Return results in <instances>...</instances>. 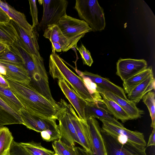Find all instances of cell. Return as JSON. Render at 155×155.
<instances>
[{"label": "cell", "instance_id": "7", "mask_svg": "<svg viewBox=\"0 0 155 155\" xmlns=\"http://www.w3.org/2000/svg\"><path fill=\"white\" fill-rule=\"evenodd\" d=\"M38 2L40 4L42 5L43 10L37 30L44 32L48 26L57 25L61 18L67 14L68 2L66 0H41Z\"/></svg>", "mask_w": 155, "mask_h": 155}, {"label": "cell", "instance_id": "32", "mask_svg": "<svg viewBox=\"0 0 155 155\" xmlns=\"http://www.w3.org/2000/svg\"><path fill=\"white\" fill-rule=\"evenodd\" d=\"M52 147L55 153L61 155H76L74 147L68 145L60 139L54 141Z\"/></svg>", "mask_w": 155, "mask_h": 155}, {"label": "cell", "instance_id": "23", "mask_svg": "<svg viewBox=\"0 0 155 155\" xmlns=\"http://www.w3.org/2000/svg\"><path fill=\"white\" fill-rule=\"evenodd\" d=\"M43 36L51 43L60 44L63 48L64 52L70 49L69 43L57 25H48L44 31Z\"/></svg>", "mask_w": 155, "mask_h": 155}, {"label": "cell", "instance_id": "27", "mask_svg": "<svg viewBox=\"0 0 155 155\" xmlns=\"http://www.w3.org/2000/svg\"><path fill=\"white\" fill-rule=\"evenodd\" d=\"M17 41L16 31L10 22H0V42L7 46Z\"/></svg>", "mask_w": 155, "mask_h": 155}, {"label": "cell", "instance_id": "3", "mask_svg": "<svg viewBox=\"0 0 155 155\" xmlns=\"http://www.w3.org/2000/svg\"><path fill=\"white\" fill-rule=\"evenodd\" d=\"M17 47L23 57L25 67L28 71L31 81L30 84L40 94L53 103L55 102L51 94L48 78L42 57L36 55L31 57L16 43Z\"/></svg>", "mask_w": 155, "mask_h": 155}, {"label": "cell", "instance_id": "36", "mask_svg": "<svg viewBox=\"0 0 155 155\" xmlns=\"http://www.w3.org/2000/svg\"><path fill=\"white\" fill-rule=\"evenodd\" d=\"M30 5V12L32 18L33 28H35L38 25V11L35 0L28 1Z\"/></svg>", "mask_w": 155, "mask_h": 155}, {"label": "cell", "instance_id": "35", "mask_svg": "<svg viewBox=\"0 0 155 155\" xmlns=\"http://www.w3.org/2000/svg\"><path fill=\"white\" fill-rule=\"evenodd\" d=\"M9 155H30L19 143L13 141L10 150Z\"/></svg>", "mask_w": 155, "mask_h": 155}, {"label": "cell", "instance_id": "43", "mask_svg": "<svg viewBox=\"0 0 155 155\" xmlns=\"http://www.w3.org/2000/svg\"></svg>", "mask_w": 155, "mask_h": 155}, {"label": "cell", "instance_id": "8", "mask_svg": "<svg viewBox=\"0 0 155 155\" xmlns=\"http://www.w3.org/2000/svg\"><path fill=\"white\" fill-rule=\"evenodd\" d=\"M60 101L66 109L80 141L81 145L90 155L91 154L92 150L91 136L86 119H80L71 104L62 99H61Z\"/></svg>", "mask_w": 155, "mask_h": 155}, {"label": "cell", "instance_id": "10", "mask_svg": "<svg viewBox=\"0 0 155 155\" xmlns=\"http://www.w3.org/2000/svg\"><path fill=\"white\" fill-rule=\"evenodd\" d=\"M10 22L15 29L17 35V41L16 43L25 50L31 57L36 55L41 57L39 52L38 43V33L35 28L32 35L28 34L19 25L12 19Z\"/></svg>", "mask_w": 155, "mask_h": 155}, {"label": "cell", "instance_id": "15", "mask_svg": "<svg viewBox=\"0 0 155 155\" xmlns=\"http://www.w3.org/2000/svg\"><path fill=\"white\" fill-rule=\"evenodd\" d=\"M58 83L64 94L76 110L79 118L86 120L84 108L87 101L78 96L63 79H58Z\"/></svg>", "mask_w": 155, "mask_h": 155}, {"label": "cell", "instance_id": "40", "mask_svg": "<svg viewBox=\"0 0 155 155\" xmlns=\"http://www.w3.org/2000/svg\"><path fill=\"white\" fill-rule=\"evenodd\" d=\"M8 46L0 42V54L3 52Z\"/></svg>", "mask_w": 155, "mask_h": 155}, {"label": "cell", "instance_id": "41", "mask_svg": "<svg viewBox=\"0 0 155 155\" xmlns=\"http://www.w3.org/2000/svg\"><path fill=\"white\" fill-rule=\"evenodd\" d=\"M54 155H61L57 153H54Z\"/></svg>", "mask_w": 155, "mask_h": 155}, {"label": "cell", "instance_id": "12", "mask_svg": "<svg viewBox=\"0 0 155 155\" xmlns=\"http://www.w3.org/2000/svg\"><path fill=\"white\" fill-rule=\"evenodd\" d=\"M147 67L144 60L120 58L117 63L116 74L124 81L146 69Z\"/></svg>", "mask_w": 155, "mask_h": 155}, {"label": "cell", "instance_id": "29", "mask_svg": "<svg viewBox=\"0 0 155 155\" xmlns=\"http://www.w3.org/2000/svg\"><path fill=\"white\" fill-rule=\"evenodd\" d=\"M14 137L9 129L0 127V155H9Z\"/></svg>", "mask_w": 155, "mask_h": 155}, {"label": "cell", "instance_id": "38", "mask_svg": "<svg viewBox=\"0 0 155 155\" xmlns=\"http://www.w3.org/2000/svg\"><path fill=\"white\" fill-rule=\"evenodd\" d=\"M155 145V128H153L150 134L146 147Z\"/></svg>", "mask_w": 155, "mask_h": 155}, {"label": "cell", "instance_id": "14", "mask_svg": "<svg viewBox=\"0 0 155 155\" xmlns=\"http://www.w3.org/2000/svg\"><path fill=\"white\" fill-rule=\"evenodd\" d=\"M95 90L96 91L102 93L117 103L129 115L131 120L140 118L144 114L143 110L137 108L136 104L129 100H126L109 90L96 84Z\"/></svg>", "mask_w": 155, "mask_h": 155}, {"label": "cell", "instance_id": "22", "mask_svg": "<svg viewBox=\"0 0 155 155\" xmlns=\"http://www.w3.org/2000/svg\"><path fill=\"white\" fill-rule=\"evenodd\" d=\"M108 155H142L137 152L118 143L102 131Z\"/></svg>", "mask_w": 155, "mask_h": 155}, {"label": "cell", "instance_id": "16", "mask_svg": "<svg viewBox=\"0 0 155 155\" xmlns=\"http://www.w3.org/2000/svg\"><path fill=\"white\" fill-rule=\"evenodd\" d=\"M0 66L5 70V74L2 75L3 76L22 84H30L31 80L29 72L25 66L2 61H0Z\"/></svg>", "mask_w": 155, "mask_h": 155}, {"label": "cell", "instance_id": "5", "mask_svg": "<svg viewBox=\"0 0 155 155\" xmlns=\"http://www.w3.org/2000/svg\"><path fill=\"white\" fill-rule=\"evenodd\" d=\"M74 8L80 18L85 21L93 32L101 31L106 26L104 10L96 0H76Z\"/></svg>", "mask_w": 155, "mask_h": 155}, {"label": "cell", "instance_id": "11", "mask_svg": "<svg viewBox=\"0 0 155 155\" xmlns=\"http://www.w3.org/2000/svg\"><path fill=\"white\" fill-rule=\"evenodd\" d=\"M19 113L23 121V125L30 130L38 133L48 130H59L55 119L32 115L24 109H21Z\"/></svg>", "mask_w": 155, "mask_h": 155}, {"label": "cell", "instance_id": "6", "mask_svg": "<svg viewBox=\"0 0 155 155\" xmlns=\"http://www.w3.org/2000/svg\"><path fill=\"white\" fill-rule=\"evenodd\" d=\"M57 25L69 43L70 49L77 48V43L85 34L92 31L84 21L73 18L67 14L60 19Z\"/></svg>", "mask_w": 155, "mask_h": 155}, {"label": "cell", "instance_id": "2", "mask_svg": "<svg viewBox=\"0 0 155 155\" xmlns=\"http://www.w3.org/2000/svg\"><path fill=\"white\" fill-rule=\"evenodd\" d=\"M49 68V73L54 79H63L83 99L88 102H101L100 94L98 92L91 93L85 84L83 77L71 70L56 53L52 52L50 55Z\"/></svg>", "mask_w": 155, "mask_h": 155}, {"label": "cell", "instance_id": "31", "mask_svg": "<svg viewBox=\"0 0 155 155\" xmlns=\"http://www.w3.org/2000/svg\"><path fill=\"white\" fill-rule=\"evenodd\" d=\"M143 101L147 106L151 119L150 126L155 128V93L150 91L147 93L143 97Z\"/></svg>", "mask_w": 155, "mask_h": 155}, {"label": "cell", "instance_id": "4", "mask_svg": "<svg viewBox=\"0 0 155 155\" xmlns=\"http://www.w3.org/2000/svg\"><path fill=\"white\" fill-rule=\"evenodd\" d=\"M102 122V131L111 137L121 145L131 149L142 155L146 153L147 143L143 133L132 131L109 122L100 120Z\"/></svg>", "mask_w": 155, "mask_h": 155}, {"label": "cell", "instance_id": "33", "mask_svg": "<svg viewBox=\"0 0 155 155\" xmlns=\"http://www.w3.org/2000/svg\"><path fill=\"white\" fill-rule=\"evenodd\" d=\"M79 52L82 60L83 64L91 66L93 63L90 52L84 45L81 44L80 46L76 48Z\"/></svg>", "mask_w": 155, "mask_h": 155}, {"label": "cell", "instance_id": "42", "mask_svg": "<svg viewBox=\"0 0 155 155\" xmlns=\"http://www.w3.org/2000/svg\"><path fill=\"white\" fill-rule=\"evenodd\" d=\"M107 155H108V154H107Z\"/></svg>", "mask_w": 155, "mask_h": 155}, {"label": "cell", "instance_id": "25", "mask_svg": "<svg viewBox=\"0 0 155 155\" xmlns=\"http://www.w3.org/2000/svg\"><path fill=\"white\" fill-rule=\"evenodd\" d=\"M0 61L25 67L23 57L14 44L8 46L0 54Z\"/></svg>", "mask_w": 155, "mask_h": 155}, {"label": "cell", "instance_id": "30", "mask_svg": "<svg viewBox=\"0 0 155 155\" xmlns=\"http://www.w3.org/2000/svg\"><path fill=\"white\" fill-rule=\"evenodd\" d=\"M30 155H54V152L43 147L40 143L32 141L19 143Z\"/></svg>", "mask_w": 155, "mask_h": 155}, {"label": "cell", "instance_id": "18", "mask_svg": "<svg viewBox=\"0 0 155 155\" xmlns=\"http://www.w3.org/2000/svg\"><path fill=\"white\" fill-rule=\"evenodd\" d=\"M77 72H79V76L87 78L95 84L109 90L126 100H128L124 89L112 82L108 78L86 71Z\"/></svg>", "mask_w": 155, "mask_h": 155}, {"label": "cell", "instance_id": "1", "mask_svg": "<svg viewBox=\"0 0 155 155\" xmlns=\"http://www.w3.org/2000/svg\"><path fill=\"white\" fill-rule=\"evenodd\" d=\"M2 76L24 109L28 113L40 117L57 120V115L61 109L58 102L55 104L49 101L30 84H22Z\"/></svg>", "mask_w": 155, "mask_h": 155}, {"label": "cell", "instance_id": "34", "mask_svg": "<svg viewBox=\"0 0 155 155\" xmlns=\"http://www.w3.org/2000/svg\"><path fill=\"white\" fill-rule=\"evenodd\" d=\"M42 139L46 142H51L58 140L60 138L59 130H48L41 132Z\"/></svg>", "mask_w": 155, "mask_h": 155}, {"label": "cell", "instance_id": "39", "mask_svg": "<svg viewBox=\"0 0 155 155\" xmlns=\"http://www.w3.org/2000/svg\"><path fill=\"white\" fill-rule=\"evenodd\" d=\"M74 148L76 155H89L88 153L83 148L75 146Z\"/></svg>", "mask_w": 155, "mask_h": 155}, {"label": "cell", "instance_id": "28", "mask_svg": "<svg viewBox=\"0 0 155 155\" xmlns=\"http://www.w3.org/2000/svg\"><path fill=\"white\" fill-rule=\"evenodd\" d=\"M0 98L14 110L19 113L24 107L15 95L10 87L5 88L0 86Z\"/></svg>", "mask_w": 155, "mask_h": 155}, {"label": "cell", "instance_id": "20", "mask_svg": "<svg viewBox=\"0 0 155 155\" xmlns=\"http://www.w3.org/2000/svg\"><path fill=\"white\" fill-rule=\"evenodd\" d=\"M155 84L153 73L127 94L128 99L137 104L147 93L154 90Z\"/></svg>", "mask_w": 155, "mask_h": 155}, {"label": "cell", "instance_id": "19", "mask_svg": "<svg viewBox=\"0 0 155 155\" xmlns=\"http://www.w3.org/2000/svg\"><path fill=\"white\" fill-rule=\"evenodd\" d=\"M0 7L10 18L28 34L32 35L34 29L27 20L25 15L11 6L6 2L0 0Z\"/></svg>", "mask_w": 155, "mask_h": 155}, {"label": "cell", "instance_id": "13", "mask_svg": "<svg viewBox=\"0 0 155 155\" xmlns=\"http://www.w3.org/2000/svg\"><path fill=\"white\" fill-rule=\"evenodd\" d=\"M86 120L89 130L92 147V153L90 155H107L106 144L98 122L96 118L92 117L86 119Z\"/></svg>", "mask_w": 155, "mask_h": 155}, {"label": "cell", "instance_id": "21", "mask_svg": "<svg viewBox=\"0 0 155 155\" xmlns=\"http://www.w3.org/2000/svg\"><path fill=\"white\" fill-rule=\"evenodd\" d=\"M23 124L19 114L14 110L0 98V127L6 125Z\"/></svg>", "mask_w": 155, "mask_h": 155}, {"label": "cell", "instance_id": "26", "mask_svg": "<svg viewBox=\"0 0 155 155\" xmlns=\"http://www.w3.org/2000/svg\"><path fill=\"white\" fill-rule=\"evenodd\" d=\"M153 73L152 68L150 66L124 81L123 85L125 93L128 94Z\"/></svg>", "mask_w": 155, "mask_h": 155}, {"label": "cell", "instance_id": "9", "mask_svg": "<svg viewBox=\"0 0 155 155\" xmlns=\"http://www.w3.org/2000/svg\"><path fill=\"white\" fill-rule=\"evenodd\" d=\"M61 109L57 116L60 134V139L69 146L74 147L75 143L81 145L74 127L71 122L66 108L60 101L58 102Z\"/></svg>", "mask_w": 155, "mask_h": 155}, {"label": "cell", "instance_id": "37", "mask_svg": "<svg viewBox=\"0 0 155 155\" xmlns=\"http://www.w3.org/2000/svg\"><path fill=\"white\" fill-rule=\"evenodd\" d=\"M11 19V18L0 7V22H8Z\"/></svg>", "mask_w": 155, "mask_h": 155}, {"label": "cell", "instance_id": "24", "mask_svg": "<svg viewBox=\"0 0 155 155\" xmlns=\"http://www.w3.org/2000/svg\"><path fill=\"white\" fill-rule=\"evenodd\" d=\"M99 93L102 97V103L104 104L108 111L116 120H120L123 123L131 120L129 115L117 103L102 93Z\"/></svg>", "mask_w": 155, "mask_h": 155}, {"label": "cell", "instance_id": "17", "mask_svg": "<svg viewBox=\"0 0 155 155\" xmlns=\"http://www.w3.org/2000/svg\"><path fill=\"white\" fill-rule=\"evenodd\" d=\"M99 102L87 101L84 108L86 119L90 117L97 118L109 122L117 125L123 127L124 125L116 120L106 108L99 104Z\"/></svg>", "mask_w": 155, "mask_h": 155}]
</instances>
